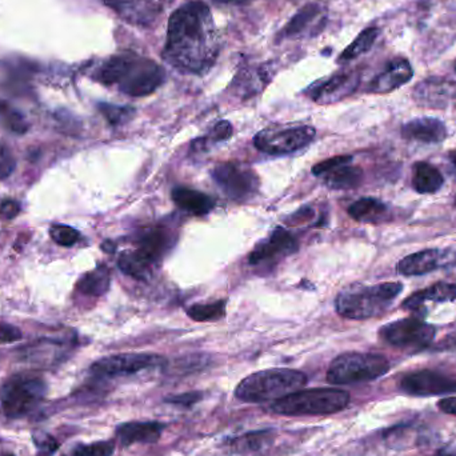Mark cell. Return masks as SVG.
Here are the masks:
<instances>
[{"mask_svg":"<svg viewBox=\"0 0 456 456\" xmlns=\"http://www.w3.org/2000/svg\"><path fill=\"white\" fill-rule=\"evenodd\" d=\"M363 180L362 168L343 164L323 175V183L331 189H352L360 186Z\"/></svg>","mask_w":456,"mask_h":456,"instance_id":"28","label":"cell"},{"mask_svg":"<svg viewBox=\"0 0 456 456\" xmlns=\"http://www.w3.org/2000/svg\"><path fill=\"white\" fill-rule=\"evenodd\" d=\"M317 21L319 23L324 21V11L316 3H309L283 27L282 31L279 32V39H295V37L303 36Z\"/></svg>","mask_w":456,"mask_h":456,"instance_id":"22","label":"cell"},{"mask_svg":"<svg viewBox=\"0 0 456 456\" xmlns=\"http://www.w3.org/2000/svg\"><path fill=\"white\" fill-rule=\"evenodd\" d=\"M165 424L160 421H128L116 427V437L123 447H128L136 443L154 444L162 436Z\"/></svg>","mask_w":456,"mask_h":456,"instance_id":"21","label":"cell"},{"mask_svg":"<svg viewBox=\"0 0 456 456\" xmlns=\"http://www.w3.org/2000/svg\"><path fill=\"white\" fill-rule=\"evenodd\" d=\"M275 432L272 429H261V431L248 432V434L240 435L229 440V450L240 455H248V453L260 452L264 448L271 445L274 440Z\"/></svg>","mask_w":456,"mask_h":456,"instance_id":"27","label":"cell"},{"mask_svg":"<svg viewBox=\"0 0 456 456\" xmlns=\"http://www.w3.org/2000/svg\"><path fill=\"white\" fill-rule=\"evenodd\" d=\"M360 83V74L356 71L341 72L330 79L323 80L307 90L309 98L317 104H331L340 101L355 92Z\"/></svg>","mask_w":456,"mask_h":456,"instance_id":"15","label":"cell"},{"mask_svg":"<svg viewBox=\"0 0 456 456\" xmlns=\"http://www.w3.org/2000/svg\"><path fill=\"white\" fill-rule=\"evenodd\" d=\"M453 300H456V283L439 282L408 296L403 300L402 308L418 309L426 301L447 303Z\"/></svg>","mask_w":456,"mask_h":456,"instance_id":"23","label":"cell"},{"mask_svg":"<svg viewBox=\"0 0 456 456\" xmlns=\"http://www.w3.org/2000/svg\"><path fill=\"white\" fill-rule=\"evenodd\" d=\"M93 79L104 85H115L125 95L141 98L151 95L164 83L165 72L151 59L124 52L101 63Z\"/></svg>","mask_w":456,"mask_h":456,"instance_id":"2","label":"cell"},{"mask_svg":"<svg viewBox=\"0 0 456 456\" xmlns=\"http://www.w3.org/2000/svg\"><path fill=\"white\" fill-rule=\"evenodd\" d=\"M99 111L106 117L107 122L111 125L124 124L130 122L135 115V109L132 107L116 106V104L100 103Z\"/></svg>","mask_w":456,"mask_h":456,"instance_id":"36","label":"cell"},{"mask_svg":"<svg viewBox=\"0 0 456 456\" xmlns=\"http://www.w3.org/2000/svg\"><path fill=\"white\" fill-rule=\"evenodd\" d=\"M173 236L163 224L148 227L136 240V252L140 253L149 263L156 264L164 258L165 252L172 247Z\"/></svg>","mask_w":456,"mask_h":456,"instance_id":"18","label":"cell"},{"mask_svg":"<svg viewBox=\"0 0 456 456\" xmlns=\"http://www.w3.org/2000/svg\"><path fill=\"white\" fill-rule=\"evenodd\" d=\"M213 2L220 3V4L242 5L247 4L251 0H213Z\"/></svg>","mask_w":456,"mask_h":456,"instance_id":"47","label":"cell"},{"mask_svg":"<svg viewBox=\"0 0 456 456\" xmlns=\"http://www.w3.org/2000/svg\"><path fill=\"white\" fill-rule=\"evenodd\" d=\"M211 178L221 192L234 202H247L258 194L260 186L255 171L236 162L218 163L211 170Z\"/></svg>","mask_w":456,"mask_h":456,"instance_id":"8","label":"cell"},{"mask_svg":"<svg viewBox=\"0 0 456 456\" xmlns=\"http://www.w3.org/2000/svg\"><path fill=\"white\" fill-rule=\"evenodd\" d=\"M316 131L311 125H287L268 127L253 136V144L259 151L268 155H284L299 151L314 140Z\"/></svg>","mask_w":456,"mask_h":456,"instance_id":"9","label":"cell"},{"mask_svg":"<svg viewBox=\"0 0 456 456\" xmlns=\"http://www.w3.org/2000/svg\"><path fill=\"white\" fill-rule=\"evenodd\" d=\"M400 391L411 396H436L456 392V379L437 371L420 370L400 379Z\"/></svg>","mask_w":456,"mask_h":456,"instance_id":"13","label":"cell"},{"mask_svg":"<svg viewBox=\"0 0 456 456\" xmlns=\"http://www.w3.org/2000/svg\"><path fill=\"white\" fill-rule=\"evenodd\" d=\"M453 69H455V71H456V61H455V64H453Z\"/></svg>","mask_w":456,"mask_h":456,"instance_id":"52","label":"cell"},{"mask_svg":"<svg viewBox=\"0 0 456 456\" xmlns=\"http://www.w3.org/2000/svg\"><path fill=\"white\" fill-rule=\"evenodd\" d=\"M232 135V125L231 123L227 120H221V122L216 123L213 125L212 130L208 132V135L203 136V138L196 139L192 143L191 148L194 152L207 151L213 144L220 143V141L227 140L231 138Z\"/></svg>","mask_w":456,"mask_h":456,"instance_id":"34","label":"cell"},{"mask_svg":"<svg viewBox=\"0 0 456 456\" xmlns=\"http://www.w3.org/2000/svg\"><path fill=\"white\" fill-rule=\"evenodd\" d=\"M45 394L47 384L40 376L19 373L3 384L0 404L8 418H23L43 402Z\"/></svg>","mask_w":456,"mask_h":456,"instance_id":"7","label":"cell"},{"mask_svg":"<svg viewBox=\"0 0 456 456\" xmlns=\"http://www.w3.org/2000/svg\"><path fill=\"white\" fill-rule=\"evenodd\" d=\"M103 248H104V251H108V252H112V248H114V244H112V243H109V242H106L104 243L103 244Z\"/></svg>","mask_w":456,"mask_h":456,"instance_id":"49","label":"cell"},{"mask_svg":"<svg viewBox=\"0 0 456 456\" xmlns=\"http://www.w3.org/2000/svg\"><path fill=\"white\" fill-rule=\"evenodd\" d=\"M432 456H456V445L442 448V450L437 451Z\"/></svg>","mask_w":456,"mask_h":456,"instance_id":"46","label":"cell"},{"mask_svg":"<svg viewBox=\"0 0 456 456\" xmlns=\"http://www.w3.org/2000/svg\"><path fill=\"white\" fill-rule=\"evenodd\" d=\"M35 445H36V456H53L59 448V443L55 437L48 434L35 435Z\"/></svg>","mask_w":456,"mask_h":456,"instance_id":"39","label":"cell"},{"mask_svg":"<svg viewBox=\"0 0 456 456\" xmlns=\"http://www.w3.org/2000/svg\"><path fill=\"white\" fill-rule=\"evenodd\" d=\"M21 331L12 324H0V343H13V341L20 340Z\"/></svg>","mask_w":456,"mask_h":456,"instance_id":"42","label":"cell"},{"mask_svg":"<svg viewBox=\"0 0 456 456\" xmlns=\"http://www.w3.org/2000/svg\"><path fill=\"white\" fill-rule=\"evenodd\" d=\"M20 212V204L15 200H3L0 203V216L4 219H13Z\"/></svg>","mask_w":456,"mask_h":456,"instance_id":"44","label":"cell"},{"mask_svg":"<svg viewBox=\"0 0 456 456\" xmlns=\"http://www.w3.org/2000/svg\"><path fill=\"white\" fill-rule=\"evenodd\" d=\"M167 360L156 354H119L101 357L91 365L90 372L96 378L108 379L135 375L141 371L163 367Z\"/></svg>","mask_w":456,"mask_h":456,"instance_id":"11","label":"cell"},{"mask_svg":"<svg viewBox=\"0 0 456 456\" xmlns=\"http://www.w3.org/2000/svg\"><path fill=\"white\" fill-rule=\"evenodd\" d=\"M15 157L10 149L4 144H0V180L7 179L15 170Z\"/></svg>","mask_w":456,"mask_h":456,"instance_id":"40","label":"cell"},{"mask_svg":"<svg viewBox=\"0 0 456 456\" xmlns=\"http://www.w3.org/2000/svg\"><path fill=\"white\" fill-rule=\"evenodd\" d=\"M103 3L120 19L141 28H151L163 10L156 0H103Z\"/></svg>","mask_w":456,"mask_h":456,"instance_id":"14","label":"cell"},{"mask_svg":"<svg viewBox=\"0 0 456 456\" xmlns=\"http://www.w3.org/2000/svg\"><path fill=\"white\" fill-rule=\"evenodd\" d=\"M402 291L403 284L400 282L379 283L373 285L354 283L343 288L336 296V312L346 319H371L386 312Z\"/></svg>","mask_w":456,"mask_h":456,"instance_id":"3","label":"cell"},{"mask_svg":"<svg viewBox=\"0 0 456 456\" xmlns=\"http://www.w3.org/2000/svg\"><path fill=\"white\" fill-rule=\"evenodd\" d=\"M448 162H450L451 171L456 175V149L448 154Z\"/></svg>","mask_w":456,"mask_h":456,"instance_id":"48","label":"cell"},{"mask_svg":"<svg viewBox=\"0 0 456 456\" xmlns=\"http://www.w3.org/2000/svg\"><path fill=\"white\" fill-rule=\"evenodd\" d=\"M444 184V176L431 163L418 162L413 164L412 186L418 194H436Z\"/></svg>","mask_w":456,"mask_h":456,"instance_id":"26","label":"cell"},{"mask_svg":"<svg viewBox=\"0 0 456 456\" xmlns=\"http://www.w3.org/2000/svg\"><path fill=\"white\" fill-rule=\"evenodd\" d=\"M115 443L112 440H100L90 444H76L66 453V456H112Z\"/></svg>","mask_w":456,"mask_h":456,"instance_id":"35","label":"cell"},{"mask_svg":"<svg viewBox=\"0 0 456 456\" xmlns=\"http://www.w3.org/2000/svg\"><path fill=\"white\" fill-rule=\"evenodd\" d=\"M437 407L442 412L456 416V396L443 397L437 402Z\"/></svg>","mask_w":456,"mask_h":456,"instance_id":"45","label":"cell"},{"mask_svg":"<svg viewBox=\"0 0 456 456\" xmlns=\"http://www.w3.org/2000/svg\"><path fill=\"white\" fill-rule=\"evenodd\" d=\"M456 268V251L452 248H428L400 259L396 269L403 276H420L436 269Z\"/></svg>","mask_w":456,"mask_h":456,"instance_id":"12","label":"cell"},{"mask_svg":"<svg viewBox=\"0 0 456 456\" xmlns=\"http://www.w3.org/2000/svg\"><path fill=\"white\" fill-rule=\"evenodd\" d=\"M298 240L288 229L277 227L267 239L261 240L248 256L250 264H260L264 261L279 260L287 258L298 251Z\"/></svg>","mask_w":456,"mask_h":456,"instance_id":"16","label":"cell"},{"mask_svg":"<svg viewBox=\"0 0 456 456\" xmlns=\"http://www.w3.org/2000/svg\"><path fill=\"white\" fill-rule=\"evenodd\" d=\"M172 200L178 207L192 215L204 216L215 207V200L207 194L187 187H176L172 189Z\"/></svg>","mask_w":456,"mask_h":456,"instance_id":"25","label":"cell"},{"mask_svg":"<svg viewBox=\"0 0 456 456\" xmlns=\"http://www.w3.org/2000/svg\"><path fill=\"white\" fill-rule=\"evenodd\" d=\"M453 204L456 205V195H455V199H453Z\"/></svg>","mask_w":456,"mask_h":456,"instance_id":"51","label":"cell"},{"mask_svg":"<svg viewBox=\"0 0 456 456\" xmlns=\"http://www.w3.org/2000/svg\"><path fill=\"white\" fill-rule=\"evenodd\" d=\"M50 236L61 247H72L79 242L80 232L66 224H53L50 228Z\"/></svg>","mask_w":456,"mask_h":456,"instance_id":"37","label":"cell"},{"mask_svg":"<svg viewBox=\"0 0 456 456\" xmlns=\"http://www.w3.org/2000/svg\"><path fill=\"white\" fill-rule=\"evenodd\" d=\"M5 123H7L8 128L15 131V132L24 133V131L27 130L26 120L23 119L21 115L16 114V112H7Z\"/></svg>","mask_w":456,"mask_h":456,"instance_id":"43","label":"cell"},{"mask_svg":"<svg viewBox=\"0 0 456 456\" xmlns=\"http://www.w3.org/2000/svg\"><path fill=\"white\" fill-rule=\"evenodd\" d=\"M218 51L212 13L205 3H186L170 16L163 59L171 67L184 74H204Z\"/></svg>","mask_w":456,"mask_h":456,"instance_id":"1","label":"cell"},{"mask_svg":"<svg viewBox=\"0 0 456 456\" xmlns=\"http://www.w3.org/2000/svg\"><path fill=\"white\" fill-rule=\"evenodd\" d=\"M402 136L407 140L420 141V143H442L447 138V127L437 117L421 116L408 120L400 128Z\"/></svg>","mask_w":456,"mask_h":456,"instance_id":"20","label":"cell"},{"mask_svg":"<svg viewBox=\"0 0 456 456\" xmlns=\"http://www.w3.org/2000/svg\"><path fill=\"white\" fill-rule=\"evenodd\" d=\"M271 79V69L269 67L261 66L260 68L252 71L248 69L245 72H240L235 79L234 84L236 87V92L239 95L248 98L253 96L255 93L260 92L264 85Z\"/></svg>","mask_w":456,"mask_h":456,"instance_id":"29","label":"cell"},{"mask_svg":"<svg viewBox=\"0 0 456 456\" xmlns=\"http://www.w3.org/2000/svg\"><path fill=\"white\" fill-rule=\"evenodd\" d=\"M187 315L195 322H216L226 316V300L194 304L187 308Z\"/></svg>","mask_w":456,"mask_h":456,"instance_id":"33","label":"cell"},{"mask_svg":"<svg viewBox=\"0 0 456 456\" xmlns=\"http://www.w3.org/2000/svg\"><path fill=\"white\" fill-rule=\"evenodd\" d=\"M379 35L378 27H368V28L363 29L356 39L340 53L338 60L344 63V61H351L354 59L359 58L363 53L368 52L372 48L373 43H375L376 37Z\"/></svg>","mask_w":456,"mask_h":456,"instance_id":"32","label":"cell"},{"mask_svg":"<svg viewBox=\"0 0 456 456\" xmlns=\"http://www.w3.org/2000/svg\"><path fill=\"white\" fill-rule=\"evenodd\" d=\"M348 403L349 394L343 389L309 388L275 400L271 408L284 416H322L340 412Z\"/></svg>","mask_w":456,"mask_h":456,"instance_id":"5","label":"cell"},{"mask_svg":"<svg viewBox=\"0 0 456 456\" xmlns=\"http://www.w3.org/2000/svg\"><path fill=\"white\" fill-rule=\"evenodd\" d=\"M389 371V362L383 355L371 352H346L331 362L327 381L336 386L376 380Z\"/></svg>","mask_w":456,"mask_h":456,"instance_id":"6","label":"cell"},{"mask_svg":"<svg viewBox=\"0 0 456 456\" xmlns=\"http://www.w3.org/2000/svg\"><path fill=\"white\" fill-rule=\"evenodd\" d=\"M117 266L122 269L123 274L143 282V280H147L151 276L154 264L149 263L147 259H144L136 251H130V252L123 253L120 256Z\"/></svg>","mask_w":456,"mask_h":456,"instance_id":"31","label":"cell"},{"mask_svg":"<svg viewBox=\"0 0 456 456\" xmlns=\"http://www.w3.org/2000/svg\"><path fill=\"white\" fill-rule=\"evenodd\" d=\"M434 325L419 317H405L387 323L379 330L381 340L396 348L421 349L434 340Z\"/></svg>","mask_w":456,"mask_h":456,"instance_id":"10","label":"cell"},{"mask_svg":"<svg viewBox=\"0 0 456 456\" xmlns=\"http://www.w3.org/2000/svg\"><path fill=\"white\" fill-rule=\"evenodd\" d=\"M111 275L106 266H99L93 271L87 272L80 277L76 288L82 293L90 296H101L109 290Z\"/></svg>","mask_w":456,"mask_h":456,"instance_id":"30","label":"cell"},{"mask_svg":"<svg viewBox=\"0 0 456 456\" xmlns=\"http://www.w3.org/2000/svg\"><path fill=\"white\" fill-rule=\"evenodd\" d=\"M348 215L362 223L380 224L391 220V210L375 197H362L348 207Z\"/></svg>","mask_w":456,"mask_h":456,"instance_id":"24","label":"cell"},{"mask_svg":"<svg viewBox=\"0 0 456 456\" xmlns=\"http://www.w3.org/2000/svg\"><path fill=\"white\" fill-rule=\"evenodd\" d=\"M413 77V69L410 61L404 58H395L387 64L383 72L373 77L368 85V92L388 93L407 84Z\"/></svg>","mask_w":456,"mask_h":456,"instance_id":"19","label":"cell"},{"mask_svg":"<svg viewBox=\"0 0 456 456\" xmlns=\"http://www.w3.org/2000/svg\"><path fill=\"white\" fill-rule=\"evenodd\" d=\"M354 157L351 155H339V156L330 157V159L324 160V162L317 163L312 167V173L315 176H323L324 173L330 172L333 168L339 167V165L348 164L352 162Z\"/></svg>","mask_w":456,"mask_h":456,"instance_id":"38","label":"cell"},{"mask_svg":"<svg viewBox=\"0 0 456 456\" xmlns=\"http://www.w3.org/2000/svg\"><path fill=\"white\" fill-rule=\"evenodd\" d=\"M202 399L203 395L200 392H186V394L167 397L165 402L171 403V404L183 405V407H191Z\"/></svg>","mask_w":456,"mask_h":456,"instance_id":"41","label":"cell"},{"mask_svg":"<svg viewBox=\"0 0 456 456\" xmlns=\"http://www.w3.org/2000/svg\"><path fill=\"white\" fill-rule=\"evenodd\" d=\"M307 380L306 373L291 368L258 371L237 384L235 396L245 403L275 402L303 388Z\"/></svg>","mask_w":456,"mask_h":456,"instance_id":"4","label":"cell"},{"mask_svg":"<svg viewBox=\"0 0 456 456\" xmlns=\"http://www.w3.org/2000/svg\"><path fill=\"white\" fill-rule=\"evenodd\" d=\"M413 99L423 107L445 108L451 103H456V82L429 77L416 85Z\"/></svg>","mask_w":456,"mask_h":456,"instance_id":"17","label":"cell"},{"mask_svg":"<svg viewBox=\"0 0 456 456\" xmlns=\"http://www.w3.org/2000/svg\"><path fill=\"white\" fill-rule=\"evenodd\" d=\"M3 456H13L12 453H5V455Z\"/></svg>","mask_w":456,"mask_h":456,"instance_id":"50","label":"cell"}]
</instances>
